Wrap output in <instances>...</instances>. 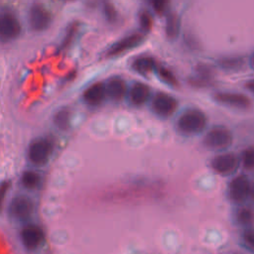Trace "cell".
<instances>
[{"instance_id": "6da1fadb", "label": "cell", "mask_w": 254, "mask_h": 254, "mask_svg": "<svg viewBox=\"0 0 254 254\" xmlns=\"http://www.w3.org/2000/svg\"><path fill=\"white\" fill-rule=\"evenodd\" d=\"M206 123L207 118L203 111L197 108H190L178 118L176 128L185 136H195L205 129Z\"/></svg>"}, {"instance_id": "7a4b0ae2", "label": "cell", "mask_w": 254, "mask_h": 254, "mask_svg": "<svg viewBox=\"0 0 254 254\" xmlns=\"http://www.w3.org/2000/svg\"><path fill=\"white\" fill-rule=\"evenodd\" d=\"M233 142L232 132L225 126L217 125L210 128L204 135L203 146L211 151H225Z\"/></svg>"}, {"instance_id": "3957f363", "label": "cell", "mask_w": 254, "mask_h": 254, "mask_svg": "<svg viewBox=\"0 0 254 254\" xmlns=\"http://www.w3.org/2000/svg\"><path fill=\"white\" fill-rule=\"evenodd\" d=\"M54 152V144L48 138L34 139L28 149V159L34 166H45Z\"/></svg>"}, {"instance_id": "277c9868", "label": "cell", "mask_w": 254, "mask_h": 254, "mask_svg": "<svg viewBox=\"0 0 254 254\" xmlns=\"http://www.w3.org/2000/svg\"><path fill=\"white\" fill-rule=\"evenodd\" d=\"M252 183L245 175L234 177L227 186L226 194L228 199L236 204L245 203L250 198Z\"/></svg>"}, {"instance_id": "5b68a950", "label": "cell", "mask_w": 254, "mask_h": 254, "mask_svg": "<svg viewBox=\"0 0 254 254\" xmlns=\"http://www.w3.org/2000/svg\"><path fill=\"white\" fill-rule=\"evenodd\" d=\"M240 164V157L230 152L218 154L210 161V167L213 172L222 177H230L234 175L239 169Z\"/></svg>"}, {"instance_id": "8992f818", "label": "cell", "mask_w": 254, "mask_h": 254, "mask_svg": "<svg viewBox=\"0 0 254 254\" xmlns=\"http://www.w3.org/2000/svg\"><path fill=\"white\" fill-rule=\"evenodd\" d=\"M33 211V200L25 194L15 195L8 205V213L10 217L17 221H25L29 219L32 216Z\"/></svg>"}, {"instance_id": "52a82bcc", "label": "cell", "mask_w": 254, "mask_h": 254, "mask_svg": "<svg viewBox=\"0 0 254 254\" xmlns=\"http://www.w3.org/2000/svg\"><path fill=\"white\" fill-rule=\"evenodd\" d=\"M152 111L159 117L168 118L170 117L178 107V101L172 95L159 92L152 99Z\"/></svg>"}, {"instance_id": "ba28073f", "label": "cell", "mask_w": 254, "mask_h": 254, "mask_svg": "<svg viewBox=\"0 0 254 254\" xmlns=\"http://www.w3.org/2000/svg\"><path fill=\"white\" fill-rule=\"evenodd\" d=\"M213 98L219 104L240 109V110L249 109L251 106L250 98L245 94L238 93V92L220 91V92H216L213 95Z\"/></svg>"}, {"instance_id": "9c48e42d", "label": "cell", "mask_w": 254, "mask_h": 254, "mask_svg": "<svg viewBox=\"0 0 254 254\" xmlns=\"http://www.w3.org/2000/svg\"><path fill=\"white\" fill-rule=\"evenodd\" d=\"M20 238L26 249L35 250L43 244L45 240V234L40 226L30 224L21 230Z\"/></svg>"}, {"instance_id": "30bf717a", "label": "cell", "mask_w": 254, "mask_h": 254, "mask_svg": "<svg viewBox=\"0 0 254 254\" xmlns=\"http://www.w3.org/2000/svg\"><path fill=\"white\" fill-rule=\"evenodd\" d=\"M50 12L41 4H34L29 11V24L36 32L46 30L51 24Z\"/></svg>"}, {"instance_id": "8fae6325", "label": "cell", "mask_w": 254, "mask_h": 254, "mask_svg": "<svg viewBox=\"0 0 254 254\" xmlns=\"http://www.w3.org/2000/svg\"><path fill=\"white\" fill-rule=\"evenodd\" d=\"M21 33V25L13 14L7 12L0 18V35L3 41H9L17 38Z\"/></svg>"}, {"instance_id": "7c38bea8", "label": "cell", "mask_w": 254, "mask_h": 254, "mask_svg": "<svg viewBox=\"0 0 254 254\" xmlns=\"http://www.w3.org/2000/svg\"><path fill=\"white\" fill-rule=\"evenodd\" d=\"M144 38L141 34H131L120 41L114 43L107 51L106 56L107 57H115L118 55H121L127 51H130L136 47H138L142 42Z\"/></svg>"}, {"instance_id": "4fadbf2b", "label": "cell", "mask_w": 254, "mask_h": 254, "mask_svg": "<svg viewBox=\"0 0 254 254\" xmlns=\"http://www.w3.org/2000/svg\"><path fill=\"white\" fill-rule=\"evenodd\" d=\"M106 95V86L102 82H96L85 89L83 92V100L88 105L96 106L104 100Z\"/></svg>"}, {"instance_id": "5bb4252c", "label": "cell", "mask_w": 254, "mask_h": 254, "mask_svg": "<svg viewBox=\"0 0 254 254\" xmlns=\"http://www.w3.org/2000/svg\"><path fill=\"white\" fill-rule=\"evenodd\" d=\"M233 220L235 224L244 228L254 225V206L248 204H238L233 212Z\"/></svg>"}, {"instance_id": "9a60e30c", "label": "cell", "mask_w": 254, "mask_h": 254, "mask_svg": "<svg viewBox=\"0 0 254 254\" xmlns=\"http://www.w3.org/2000/svg\"><path fill=\"white\" fill-rule=\"evenodd\" d=\"M151 94L150 87L143 82H135L129 90V99L133 105L141 106L147 102Z\"/></svg>"}, {"instance_id": "2e32d148", "label": "cell", "mask_w": 254, "mask_h": 254, "mask_svg": "<svg viewBox=\"0 0 254 254\" xmlns=\"http://www.w3.org/2000/svg\"><path fill=\"white\" fill-rule=\"evenodd\" d=\"M106 86V93L112 100H121L127 91V86L125 81L120 77H112L108 80Z\"/></svg>"}, {"instance_id": "e0dca14e", "label": "cell", "mask_w": 254, "mask_h": 254, "mask_svg": "<svg viewBox=\"0 0 254 254\" xmlns=\"http://www.w3.org/2000/svg\"><path fill=\"white\" fill-rule=\"evenodd\" d=\"M40 182L41 176L37 172L31 170L25 171L20 178V183L22 187L29 190H36L40 186Z\"/></svg>"}, {"instance_id": "ac0fdd59", "label": "cell", "mask_w": 254, "mask_h": 254, "mask_svg": "<svg viewBox=\"0 0 254 254\" xmlns=\"http://www.w3.org/2000/svg\"><path fill=\"white\" fill-rule=\"evenodd\" d=\"M132 66L137 72L141 74H147L155 68L156 62L151 57H139L133 62Z\"/></svg>"}, {"instance_id": "d6986e66", "label": "cell", "mask_w": 254, "mask_h": 254, "mask_svg": "<svg viewBox=\"0 0 254 254\" xmlns=\"http://www.w3.org/2000/svg\"><path fill=\"white\" fill-rule=\"evenodd\" d=\"M180 31V21L175 14H170L166 20V35L169 39H175Z\"/></svg>"}, {"instance_id": "ffe728a7", "label": "cell", "mask_w": 254, "mask_h": 254, "mask_svg": "<svg viewBox=\"0 0 254 254\" xmlns=\"http://www.w3.org/2000/svg\"><path fill=\"white\" fill-rule=\"evenodd\" d=\"M69 118H70L69 110L66 108H62L59 111H57V113L55 114L54 123L59 129L65 130L69 126Z\"/></svg>"}, {"instance_id": "44dd1931", "label": "cell", "mask_w": 254, "mask_h": 254, "mask_svg": "<svg viewBox=\"0 0 254 254\" xmlns=\"http://www.w3.org/2000/svg\"><path fill=\"white\" fill-rule=\"evenodd\" d=\"M241 244L250 253L254 254V227H246L241 233Z\"/></svg>"}, {"instance_id": "7402d4cb", "label": "cell", "mask_w": 254, "mask_h": 254, "mask_svg": "<svg viewBox=\"0 0 254 254\" xmlns=\"http://www.w3.org/2000/svg\"><path fill=\"white\" fill-rule=\"evenodd\" d=\"M242 166L247 170H254V146L244 149L240 156Z\"/></svg>"}, {"instance_id": "603a6c76", "label": "cell", "mask_w": 254, "mask_h": 254, "mask_svg": "<svg viewBox=\"0 0 254 254\" xmlns=\"http://www.w3.org/2000/svg\"><path fill=\"white\" fill-rule=\"evenodd\" d=\"M243 64V61L239 58H227L219 61V65L224 69H237Z\"/></svg>"}, {"instance_id": "cb8c5ba5", "label": "cell", "mask_w": 254, "mask_h": 254, "mask_svg": "<svg viewBox=\"0 0 254 254\" xmlns=\"http://www.w3.org/2000/svg\"><path fill=\"white\" fill-rule=\"evenodd\" d=\"M103 14H104L105 19L110 23L116 22V20L118 18L117 11H116L115 7L109 1H105L103 3Z\"/></svg>"}, {"instance_id": "d4e9b609", "label": "cell", "mask_w": 254, "mask_h": 254, "mask_svg": "<svg viewBox=\"0 0 254 254\" xmlns=\"http://www.w3.org/2000/svg\"><path fill=\"white\" fill-rule=\"evenodd\" d=\"M78 30V24L77 23H72L70 24V26L68 27L67 31H66V34H65V37L63 41V44L61 46V48L64 50V49H66L72 42V40L74 39V36L76 34Z\"/></svg>"}, {"instance_id": "484cf974", "label": "cell", "mask_w": 254, "mask_h": 254, "mask_svg": "<svg viewBox=\"0 0 254 254\" xmlns=\"http://www.w3.org/2000/svg\"><path fill=\"white\" fill-rule=\"evenodd\" d=\"M158 74L160 76V78L167 84L169 85H176L177 84V79L176 76L174 75V73L166 68V67H160L158 69Z\"/></svg>"}, {"instance_id": "4316f807", "label": "cell", "mask_w": 254, "mask_h": 254, "mask_svg": "<svg viewBox=\"0 0 254 254\" xmlns=\"http://www.w3.org/2000/svg\"><path fill=\"white\" fill-rule=\"evenodd\" d=\"M139 23L142 30H144L145 32H149L153 26V19L151 14L148 11L141 12L139 16Z\"/></svg>"}, {"instance_id": "83f0119b", "label": "cell", "mask_w": 254, "mask_h": 254, "mask_svg": "<svg viewBox=\"0 0 254 254\" xmlns=\"http://www.w3.org/2000/svg\"><path fill=\"white\" fill-rule=\"evenodd\" d=\"M169 0H151V4L153 9L157 13H163L168 5Z\"/></svg>"}, {"instance_id": "f1b7e54d", "label": "cell", "mask_w": 254, "mask_h": 254, "mask_svg": "<svg viewBox=\"0 0 254 254\" xmlns=\"http://www.w3.org/2000/svg\"><path fill=\"white\" fill-rule=\"evenodd\" d=\"M246 87L249 91H251L254 94V81H249L246 83Z\"/></svg>"}, {"instance_id": "f546056e", "label": "cell", "mask_w": 254, "mask_h": 254, "mask_svg": "<svg viewBox=\"0 0 254 254\" xmlns=\"http://www.w3.org/2000/svg\"><path fill=\"white\" fill-rule=\"evenodd\" d=\"M251 201L254 202V183H252V188H251V192H250V198Z\"/></svg>"}, {"instance_id": "4dcf8cb0", "label": "cell", "mask_w": 254, "mask_h": 254, "mask_svg": "<svg viewBox=\"0 0 254 254\" xmlns=\"http://www.w3.org/2000/svg\"><path fill=\"white\" fill-rule=\"evenodd\" d=\"M252 65L254 66V55H253V57H252Z\"/></svg>"}, {"instance_id": "1f68e13d", "label": "cell", "mask_w": 254, "mask_h": 254, "mask_svg": "<svg viewBox=\"0 0 254 254\" xmlns=\"http://www.w3.org/2000/svg\"><path fill=\"white\" fill-rule=\"evenodd\" d=\"M65 1H70V0H65Z\"/></svg>"}]
</instances>
